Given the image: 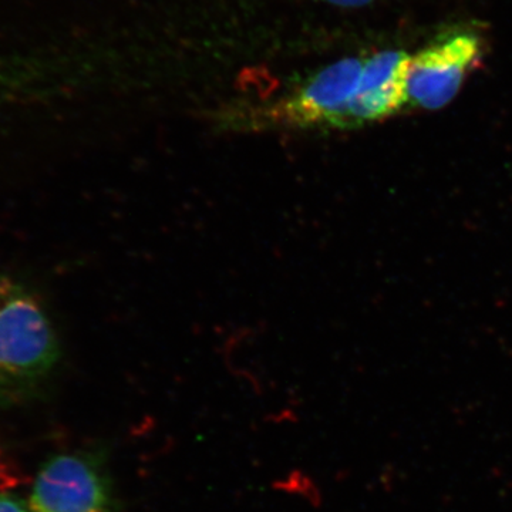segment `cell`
Instances as JSON below:
<instances>
[{
	"instance_id": "cell-3",
	"label": "cell",
	"mask_w": 512,
	"mask_h": 512,
	"mask_svg": "<svg viewBox=\"0 0 512 512\" xmlns=\"http://www.w3.org/2000/svg\"><path fill=\"white\" fill-rule=\"evenodd\" d=\"M29 512H110L109 485L89 458L63 454L37 474Z\"/></svg>"
},
{
	"instance_id": "cell-2",
	"label": "cell",
	"mask_w": 512,
	"mask_h": 512,
	"mask_svg": "<svg viewBox=\"0 0 512 512\" xmlns=\"http://www.w3.org/2000/svg\"><path fill=\"white\" fill-rule=\"evenodd\" d=\"M481 57L480 39L457 33L410 56L406 73V104L437 110L456 97L464 79Z\"/></svg>"
},
{
	"instance_id": "cell-6",
	"label": "cell",
	"mask_w": 512,
	"mask_h": 512,
	"mask_svg": "<svg viewBox=\"0 0 512 512\" xmlns=\"http://www.w3.org/2000/svg\"><path fill=\"white\" fill-rule=\"evenodd\" d=\"M0 512H29V507L13 495H0Z\"/></svg>"
},
{
	"instance_id": "cell-4",
	"label": "cell",
	"mask_w": 512,
	"mask_h": 512,
	"mask_svg": "<svg viewBox=\"0 0 512 512\" xmlns=\"http://www.w3.org/2000/svg\"><path fill=\"white\" fill-rule=\"evenodd\" d=\"M366 57H345L313 74L286 104V113L305 123H343L359 89Z\"/></svg>"
},
{
	"instance_id": "cell-5",
	"label": "cell",
	"mask_w": 512,
	"mask_h": 512,
	"mask_svg": "<svg viewBox=\"0 0 512 512\" xmlns=\"http://www.w3.org/2000/svg\"><path fill=\"white\" fill-rule=\"evenodd\" d=\"M410 55L383 50L366 57L359 89L349 110V123L390 116L406 106V73Z\"/></svg>"
},
{
	"instance_id": "cell-7",
	"label": "cell",
	"mask_w": 512,
	"mask_h": 512,
	"mask_svg": "<svg viewBox=\"0 0 512 512\" xmlns=\"http://www.w3.org/2000/svg\"><path fill=\"white\" fill-rule=\"evenodd\" d=\"M319 2L328 3V5L336 6V8L359 9L372 5L376 0H319Z\"/></svg>"
},
{
	"instance_id": "cell-1",
	"label": "cell",
	"mask_w": 512,
	"mask_h": 512,
	"mask_svg": "<svg viewBox=\"0 0 512 512\" xmlns=\"http://www.w3.org/2000/svg\"><path fill=\"white\" fill-rule=\"evenodd\" d=\"M59 357L55 325L25 286L0 276V384L35 382Z\"/></svg>"
}]
</instances>
